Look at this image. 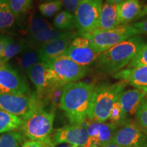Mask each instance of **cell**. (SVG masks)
<instances>
[{"instance_id": "cell-24", "label": "cell", "mask_w": 147, "mask_h": 147, "mask_svg": "<svg viewBox=\"0 0 147 147\" xmlns=\"http://www.w3.org/2000/svg\"><path fill=\"white\" fill-rule=\"evenodd\" d=\"M40 61L41 59L38 50L31 49L18 55L16 57V63L18 66L22 70L26 71V73L31 67Z\"/></svg>"}, {"instance_id": "cell-25", "label": "cell", "mask_w": 147, "mask_h": 147, "mask_svg": "<svg viewBox=\"0 0 147 147\" xmlns=\"http://www.w3.org/2000/svg\"><path fill=\"white\" fill-rule=\"evenodd\" d=\"M55 28L65 32H72L76 28L75 18L74 14L66 10L61 11L55 16L53 21Z\"/></svg>"}, {"instance_id": "cell-33", "label": "cell", "mask_w": 147, "mask_h": 147, "mask_svg": "<svg viewBox=\"0 0 147 147\" xmlns=\"http://www.w3.org/2000/svg\"><path fill=\"white\" fill-rule=\"evenodd\" d=\"M132 25L136 29L138 36L141 34L147 35V18L142 21L134 23Z\"/></svg>"}, {"instance_id": "cell-38", "label": "cell", "mask_w": 147, "mask_h": 147, "mask_svg": "<svg viewBox=\"0 0 147 147\" xmlns=\"http://www.w3.org/2000/svg\"><path fill=\"white\" fill-rule=\"evenodd\" d=\"M106 1H110V2H113V3H120L121 1H123V0H106Z\"/></svg>"}, {"instance_id": "cell-11", "label": "cell", "mask_w": 147, "mask_h": 147, "mask_svg": "<svg viewBox=\"0 0 147 147\" xmlns=\"http://www.w3.org/2000/svg\"><path fill=\"white\" fill-rule=\"evenodd\" d=\"M32 92L26 79L8 63L0 69V94L27 95Z\"/></svg>"}, {"instance_id": "cell-28", "label": "cell", "mask_w": 147, "mask_h": 147, "mask_svg": "<svg viewBox=\"0 0 147 147\" xmlns=\"http://www.w3.org/2000/svg\"><path fill=\"white\" fill-rule=\"evenodd\" d=\"M134 121L141 129L147 134V94L143 99L136 113Z\"/></svg>"}, {"instance_id": "cell-19", "label": "cell", "mask_w": 147, "mask_h": 147, "mask_svg": "<svg viewBox=\"0 0 147 147\" xmlns=\"http://www.w3.org/2000/svg\"><path fill=\"white\" fill-rule=\"evenodd\" d=\"M142 10L140 0H123L117 4V18L119 25H127L137 16Z\"/></svg>"}, {"instance_id": "cell-7", "label": "cell", "mask_w": 147, "mask_h": 147, "mask_svg": "<svg viewBox=\"0 0 147 147\" xmlns=\"http://www.w3.org/2000/svg\"><path fill=\"white\" fill-rule=\"evenodd\" d=\"M103 4V0H82L79 3L74 15L77 32L87 37L96 30Z\"/></svg>"}, {"instance_id": "cell-32", "label": "cell", "mask_w": 147, "mask_h": 147, "mask_svg": "<svg viewBox=\"0 0 147 147\" xmlns=\"http://www.w3.org/2000/svg\"><path fill=\"white\" fill-rule=\"evenodd\" d=\"M63 6L65 9V10L73 14L82 0H61Z\"/></svg>"}, {"instance_id": "cell-35", "label": "cell", "mask_w": 147, "mask_h": 147, "mask_svg": "<svg viewBox=\"0 0 147 147\" xmlns=\"http://www.w3.org/2000/svg\"><path fill=\"white\" fill-rule=\"evenodd\" d=\"M6 38L7 36H0V57H1V53L3 52V47L6 42Z\"/></svg>"}, {"instance_id": "cell-4", "label": "cell", "mask_w": 147, "mask_h": 147, "mask_svg": "<svg viewBox=\"0 0 147 147\" xmlns=\"http://www.w3.org/2000/svg\"><path fill=\"white\" fill-rule=\"evenodd\" d=\"M127 84L126 82L120 80L113 84L95 85L89 119L97 122H106L109 119L112 107L119 100Z\"/></svg>"}, {"instance_id": "cell-30", "label": "cell", "mask_w": 147, "mask_h": 147, "mask_svg": "<svg viewBox=\"0 0 147 147\" xmlns=\"http://www.w3.org/2000/svg\"><path fill=\"white\" fill-rule=\"evenodd\" d=\"M110 122L112 123L119 125V126L125 124L123 121V117L122 108H121V104L118 100L116 102L112 107L110 112L109 119Z\"/></svg>"}, {"instance_id": "cell-34", "label": "cell", "mask_w": 147, "mask_h": 147, "mask_svg": "<svg viewBox=\"0 0 147 147\" xmlns=\"http://www.w3.org/2000/svg\"><path fill=\"white\" fill-rule=\"evenodd\" d=\"M21 147H43L42 145L40 142H36V141H25L22 145Z\"/></svg>"}, {"instance_id": "cell-9", "label": "cell", "mask_w": 147, "mask_h": 147, "mask_svg": "<svg viewBox=\"0 0 147 147\" xmlns=\"http://www.w3.org/2000/svg\"><path fill=\"white\" fill-rule=\"evenodd\" d=\"M45 62L54 70L61 87L78 81L89 72V67L78 65L65 55Z\"/></svg>"}, {"instance_id": "cell-14", "label": "cell", "mask_w": 147, "mask_h": 147, "mask_svg": "<svg viewBox=\"0 0 147 147\" xmlns=\"http://www.w3.org/2000/svg\"><path fill=\"white\" fill-rule=\"evenodd\" d=\"M83 125L89 137L86 147H91V145L101 147L110 142L115 131L120 127L110 122H97L91 119H87Z\"/></svg>"}, {"instance_id": "cell-3", "label": "cell", "mask_w": 147, "mask_h": 147, "mask_svg": "<svg viewBox=\"0 0 147 147\" xmlns=\"http://www.w3.org/2000/svg\"><path fill=\"white\" fill-rule=\"evenodd\" d=\"M45 106L36 108L30 115L23 119L19 129L30 140L44 144L52 138L55 109L48 110Z\"/></svg>"}, {"instance_id": "cell-17", "label": "cell", "mask_w": 147, "mask_h": 147, "mask_svg": "<svg viewBox=\"0 0 147 147\" xmlns=\"http://www.w3.org/2000/svg\"><path fill=\"white\" fill-rule=\"evenodd\" d=\"M146 94V92L138 89H129L121 93L118 101L122 108L125 123L131 120V117L135 116L141 102Z\"/></svg>"}, {"instance_id": "cell-23", "label": "cell", "mask_w": 147, "mask_h": 147, "mask_svg": "<svg viewBox=\"0 0 147 147\" xmlns=\"http://www.w3.org/2000/svg\"><path fill=\"white\" fill-rule=\"evenodd\" d=\"M22 123L21 117L0 110V134L19 129Z\"/></svg>"}, {"instance_id": "cell-26", "label": "cell", "mask_w": 147, "mask_h": 147, "mask_svg": "<svg viewBox=\"0 0 147 147\" xmlns=\"http://www.w3.org/2000/svg\"><path fill=\"white\" fill-rule=\"evenodd\" d=\"M21 131H9L0 136V147H21L25 140Z\"/></svg>"}, {"instance_id": "cell-15", "label": "cell", "mask_w": 147, "mask_h": 147, "mask_svg": "<svg viewBox=\"0 0 147 147\" xmlns=\"http://www.w3.org/2000/svg\"><path fill=\"white\" fill-rule=\"evenodd\" d=\"M55 144L63 143L70 144L72 147H86L88 143V134L82 125H69L59 128L52 137Z\"/></svg>"}, {"instance_id": "cell-12", "label": "cell", "mask_w": 147, "mask_h": 147, "mask_svg": "<svg viewBox=\"0 0 147 147\" xmlns=\"http://www.w3.org/2000/svg\"><path fill=\"white\" fill-rule=\"evenodd\" d=\"M100 54L92 47L87 38L78 36L72 40L65 55L78 65L89 67L95 63Z\"/></svg>"}, {"instance_id": "cell-40", "label": "cell", "mask_w": 147, "mask_h": 147, "mask_svg": "<svg viewBox=\"0 0 147 147\" xmlns=\"http://www.w3.org/2000/svg\"><path fill=\"white\" fill-rule=\"evenodd\" d=\"M61 147H72V146H63Z\"/></svg>"}, {"instance_id": "cell-29", "label": "cell", "mask_w": 147, "mask_h": 147, "mask_svg": "<svg viewBox=\"0 0 147 147\" xmlns=\"http://www.w3.org/2000/svg\"><path fill=\"white\" fill-rule=\"evenodd\" d=\"M63 4L61 0L47 1L39 5V10L42 15L46 17H51L61 10Z\"/></svg>"}, {"instance_id": "cell-39", "label": "cell", "mask_w": 147, "mask_h": 147, "mask_svg": "<svg viewBox=\"0 0 147 147\" xmlns=\"http://www.w3.org/2000/svg\"><path fill=\"white\" fill-rule=\"evenodd\" d=\"M126 147H140V146L139 145L135 144V145H131V146H126Z\"/></svg>"}, {"instance_id": "cell-37", "label": "cell", "mask_w": 147, "mask_h": 147, "mask_svg": "<svg viewBox=\"0 0 147 147\" xmlns=\"http://www.w3.org/2000/svg\"><path fill=\"white\" fill-rule=\"evenodd\" d=\"M101 147H123V146H120V145L115 144V143L110 142L107 143V144L103 145V146H102Z\"/></svg>"}, {"instance_id": "cell-41", "label": "cell", "mask_w": 147, "mask_h": 147, "mask_svg": "<svg viewBox=\"0 0 147 147\" xmlns=\"http://www.w3.org/2000/svg\"><path fill=\"white\" fill-rule=\"evenodd\" d=\"M45 1H54V0H45Z\"/></svg>"}, {"instance_id": "cell-18", "label": "cell", "mask_w": 147, "mask_h": 147, "mask_svg": "<svg viewBox=\"0 0 147 147\" xmlns=\"http://www.w3.org/2000/svg\"><path fill=\"white\" fill-rule=\"evenodd\" d=\"M113 76L147 93V65L122 69L114 74Z\"/></svg>"}, {"instance_id": "cell-6", "label": "cell", "mask_w": 147, "mask_h": 147, "mask_svg": "<svg viewBox=\"0 0 147 147\" xmlns=\"http://www.w3.org/2000/svg\"><path fill=\"white\" fill-rule=\"evenodd\" d=\"M138 36L133 25H121L106 31L96 30L86 37L97 52L102 53L117 44L131 37Z\"/></svg>"}, {"instance_id": "cell-1", "label": "cell", "mask_w": 147, "mask_h": 147, "mask_svg": "<svg viewBox=\"0 0 147 147\" xmlns=\"http://www.w3.org/2000/svg\"><path fill=\"white\" fill-rule=\"evenodd\" d=\"M95 87V84L84 82L64 87L59 106L70 125H82L89 119Z\"/></svg>"}, {"instance_id": "cell-31", "label": "cell", "mask_w": 147, "mask_h": 147, "mask_svg": "<svg viewBox=\"0 0 147 147\" xmlns=\"http://www.w3.org/2000/svg\"><path fill=\"white\" fill-rule=\"evenodd\" d=\"M147 65V44L142 47L135 57L127 65V68H133L139 66Z\"/></svg>"}, {"instance_id": "cell-5", "label": "cell", "mask_w": 147, "mask_h": 147, "mask_svg": "<svg viewBox=\"0 0 147 147\" xmlns=\"http://www.w3.org/2000/svg\"><path fill=\"white\" fill-rule=\"evenodd\" d=\"M27 75L36 87L37 95L45 105L57 89L64 87L59 83L54 70L42 61L31 67Z\"/></svg>"}, {"instance_id": "cell-22", "label": "cell", "mask_w": 147, "mask_h": 147, "mask_svg": "<svg viewBox=\"0 0 147 147\" xmlns=\"http://www.w3.org/2000/svg\"><path fill=\"white\" fill-rule=\"evenodd\" d=\"M16 19L17 18L11 9L8 0H0V30L13 27Z\"/></svg>"}, {"instance_id": "cell-8", "label": "cell", "mask_w": 147, "mask_h": 147, "mask_svg": "<svg viewBox=\"0 0 147 147\" xmlns=\"http://www.w3.org/2000/svg\"><path fill=\"white\" fill-rule=\"evenodd\" d=\"M45 106L36 93L27 95L0 94V110L23 119L36 108Z\"/></svg>"}, {"instance_id": "cell-27", "label": "cell", "mask_w": 147, "mask_h": 147, "mask_svg": "<svg viewBox=\"0 0 147 147\" xmlns=\"http://www.w3.org/2000/svg\"><path fill=\"white\" fill-rule=\"evenodd\" d=\"M12 12L17 18L27 14L32 6V0H8Z\"/></svg>"}, {"instance_id": "cell-10", "label": "cell", "mask_w": 147, "mask_h": 147, "mask_svg": "<svg viewBox=\"0 0 147 147\" xmlns=\"http://www.w3.org/2000/svg\"><path fill=\"white\" fill-rule=\"evenodd\" d=\"M28 28L31 42L38 47L67 36L71 32L55 28L50 23L38 14H34L31 16Z\"/></svg>"}, {"instance_id": "cell-36", "label": "cell", "mask_w": 147, "mask_h": 147, "mask_svg": "<svg viewBox=\"0 0 147 147\" xmlns=\"http://www.w3.org/2000/svg\"><path fill=\"white\" fill-rule=\"evenodd\" d=\"M147 16V4L145 5L144 8H142V10H141L140 12V14H138V16H137L136 19H139V18H142V17H144V16Z\"/></svg>"}, {"instance_id": "cell-2", "label": "cell", "mask_w": 147, "mask_h": 147, "mask_svg": "<svg viewBox=\"0 0 147 147\" xmlns=\"http://www.w3.org/2000/svg\"><path fill=\"white\" fill-rule=\"evenodd\" d=\"M146 42L136 36L117 44L101 53L95 61L96 69L104 74H114L131 62Z\"/></svg>"}, {"instance_id": "cell-16", "label": "cell", "mask_w": 147, "mask_h": 147, "mask_svg": "<svg viewBox=\"0 0 147 147\" xmlns=\"http://www.w3.org/2000/svg\"><path fill=\"white\" fill-rule=\"evenodd\" d=\"M78 36H80L78 32H71L67 36L40 46L37 49L40 59L42 61H46L65 55L72 40Z\"/></svg>"}, {"instance_id": "cell-13", "label": "cell", "mask_w": 147, "mask_h": 147, "mask_svg": "<svg viewBox=\"0 0 147 147\" xmlns=\"http://www.w3.org/2000/svg\"><path fill=\"white\" fill-rule=\"evenodd\" d=\"M110 142L123 147L135 144L140 147H147V134L131 119L119 127Z\"/></svg>"}, {"instance_id": "cell-21", "label": "cell", "mask_w": 147, "mask_h": 147, "mask_svg": "<svg viewBox=\"0 0 147 147\" xmlns=\"http://www.w3.org/2000/svg\"><path fill=\"white\" fill-rule=\"evenodd\" d=\"M30 49L27 42L21 39H16L13 37L7 36L3 52L0 57V62L3 64L6 63L12 58Z\"/></svg>"}, {"instance_id": "cell-20", "label": "cell", "mask_w": 147, "mask_h": 147, "mask_svg": "<svg viewBox=\"0 0 147 147\" xmlns=\"http://www.w3.org/2000/svg\"><path fill=\"white\" fill-rule=\"evenodd\" d=\"M117 3L106 1L103 3L97 29L106 31L119 26Z\"/></svg>"}]
</instances>
